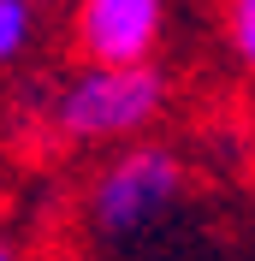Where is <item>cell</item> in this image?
I'll return each instance as SVG.
<instances>
[{
  "mask_svg": "<svg viewBox=\"0 0 255 261\" xmlns=\"http://www.w3.org/2000/svg\"><path fill=\"white\" fill-rule=\"evenodd\" d=\"M160 0H78V48L89 65H148Z\"/></svg>",
  "mask_w": 255,
  "mask_h": 261,
  "instance_id": "3957f363",
  "label": "cell"
},
{
  "mask_svg": "<svg viewBox=\"0 0 255 261\" xmlns=\"http://www.w3.org/2000/svg\"><path fill=\"white\" fill-rule=\"evenodd\" d=\"M225 36H232V54L243 60V71H255V0H225Z\"/></svg>",
  "mask_w": 255,
  "mask_h": 261,
  "instance_id": "5b68a950",
  "label": "cell"
},
{
  "mask_svg": "<svg viewBox=\"0 0 255 261\" xmlns=\"http://www.w3.org/2000/svg\"><path fill=\"white\" fill-rule=\"evenodd\" d=\"M178 196H184V161L160 143H143L125 148L113 166H101L95 190H89V220L101 238H131V231L155 226Z\"/></svg>",
  "mask_w": 255,
  "mask_h": 261,
  "instance_id": "7a4b0ae2",
  "label": "cell"
},
{
  "mask_svg": "<svg viewBox=\"0 0 255 261\" xmlns=\"http://www.w3.org/2000/svg\"><path fill=\"white\" fill-rule=\"evenodd\" d=\"M0 261H18V255H12V244H6V238H0Z\"/></svg>",
  "mask_w": 255,
  "mask_h": 261,
  "instance_id": "8992f818",
  "label": "cell"
},
{
  "mask_svg": "<svg viewBox=\"0 0 255 261\" xmlns=\"http://www.w3.org/2000/svg\"><path fill=\"white\" fill-rule=\"evenodd\" d=\"M166 107V77L155 65H89L54 95V137L101 143L131 137Z\"/></svg>",
  "mask_w": 255,
  "mask_h": 261,
  "instance_id": "6da1fadb",
  "label": "cell"
},
{
  "mask_svg": "<svg viewBox=\"0 0 255 261\" xmlns=\"http://www.w3.org/2000/svg\"><path fill=\"white\" fill-rule=\"evenodd\" d=\"M30 24H36V6L30 0H0V65H12L30 42Z\"/></svg>",
  "mask_w": 255,
  "mask_h": 261,
  "instance_id": "277c9868",
  "label": "cell"
}]
</instances>
